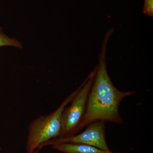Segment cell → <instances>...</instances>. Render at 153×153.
<instances>
[{
	"mask_svg": "<svg viewBox=\"0 0 153 153\" xmlns=\"http://www.w3.org/2000/svg\"><path fill=\"white\" fill-rule=\"evenodd\" d=\"M114 30H108L99 55L98 63L93 84L88 94L85 112L76 128V133L90 123L97 121L122 123L119 109L124 99L134 95V91H123L113 84L108 73L106 53L108 41Z\"/></svg>",
	"mask_w": 153,
	"mask_h": 153,
	"instance_id": "cell-1",
	"label": "cell"
},
{
	"mask_svg": "<svg viewBox=\"0 0 153 153\" xmlns=\"http://www.w3.org/2000/svg\"><path fill=\"white\" fill-rule=\"evenodd\" d=\"M76 91L77 89L68 95L54 112L41 116L30 123L26 145L27 153H33L36 150L41 149L44 144L60 137L62 113Z\"/></svg>",
	"mask_w": 153,
	"mask_h": 153,
	"instance_id": "cell-2",
	"label": "cell"
},
{
	"mask_svg": "<svg viewBox=\"0 0 153 153\" xmlns=\"http://www.w3.org/2000/svg\"><path fill=\"white\" fill-rule=\"evenodd\" d=\"M96 66L88 74L71 101L70 106L65 107L61 118V131L59 138L66 137L76 134V128L85 112L88 94L92 86L96 73Z\"/></svg>",
	"mask_w": 153,
	"mask_h": 153,
	"instance_id": "cell-3",
	"label": "cell"
},
{
	"mask_svg": "<svg viewBox=\"0 0 153 153\" xmlns=\"http://www.w3.org/2000/svg\"><path fill=\"white\" fill-rule=\"evenodd\" d=\"M105 123L97 121L87 126L81 133L66 137L56 138L44 144L42 148L63 143H79L95 147L102 150L110 152L105 140Z\"/></svg>",
	"mask_w": 153,
	"mask_h": 153,
	"instance_id": "cell-4",
	"label": "cell"
},
{
	"mask_svg": "<svg viewBox=\"0 0 153 153\" xmlns=\"http://www.w3.org/2000/svg\"><path fill=\"white\" fill-rule=\"evenodd\" d=\"M53 149L64 153H113L95 147L79 143H63L52 146Z\"/></svg>",
	"mask_w": 153,
	"mask_h": 153,
	"instance_id": "cell-5",
	"label": "cell"
},
{
	"mask_svg": "<svg viewBox=\"0 0 153 153\" xmlns=\"http://www.w3.org/2000/svg\"><path fill=\"white\" fill-rule=\"evenodd\" d=\"M10 46L22 49V43L17 39L14 38H11L6 35L4 33L3 29L0 27V47Z\"/></svg>",
	"mask_w": 153,
	"mask_h": 153,
	"instance_id": "cell-6",
	"label": "cell"
},
{
	"mask_svg": "<svg viewBox=\"0 0 153 153\" xmlns=\"http://www.w3.org/2000/svg\"><path fill=\"white\" fill-rule=\"evenodd\" d=\"M143 13L149 17H153V0H144Z\"/></svg>",
	"mask_w": 153,
	"mask_h": 153,
	"instance_id": "cell-7",
	"label": "cell"
},
{
	"mask_svg": "<svg viewBox=\"0 0 153 153\" xmlns=\"http://www.w3.org/2000/svg\"><path fill=\"white\" fill-rule=\"evenodd\" d=\"M39 151L40 150H39V149L36 150L33 153H38V152H39Z\"/></svg>",
	"mask_w": 153,
	"mask_h": 153,
	"instance_id": "cell-8",
	"label": "cell"
},
{
	"mask_svg": "<svg viewBox=\"0 0 153 153\" xmlns=\"http://www.w3.org/2000/svg\"></svg>",
	"mask_w": 153,
	"mask_h": 153,
	"instance_id": "cell-9",
	"label": "cell"
}]
</instances>
